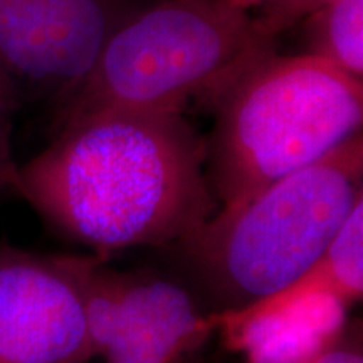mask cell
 Wrapping results in <instances>:
<instances>
[{
    "instance_id": "cell-1",
    "label": "cell",
    "mask_w": 363,
    "mask_h": 363,
    "mask_svg": "<svg viewBox=\"0 0 363 363\" xmlns=\"http://www.w3.org/2000/svg\"><path fill=\"white\" fill-rule=\"evenodd\" d=\"M57 125L17 165L12 190L98 256L177 244L217 212L207 142L180 113L94 111Z\"/></svg>"
},
{
    "instance_id": "cell-2",
    "label": "cell",
    "mask_w": 363,
    "mask_h": 363,
    "mask_svg": "<svg viewBox=\"0 0 363 363\" xmlns=\"http://www.w3.org/2000/svg\"><path fill=\"white\" fill-rule=\"evenodd\" d=\"M363 201V135L220 207L175 244L216 310L234 311L279 291L323 254Z\"/></svg>"
},
{
    "instance_id": "cell-3",
    "label": "cell",
    "mask_w": 363,
    "mask_h": 363,
    "mask_svg": "<svg viewBox=\"0 0 363 363\" xmlns=\"http://www.w3.org/2000/svg\"><path fill=\"white\" fill-rule=\"evenodd\" d=\"M214 110L207 177L220 207H234L362 133L363 81L311 54L272 52Z\"/></svg>"
},
{
    "instance_id": "cell-4",
    "label": "cell",
    "mask_w": 363,
    "mask_h": 363,
    "mask_svg": "<svg viewBox=\"0 0 363 363\" xmlns=\"http://www.w3.org/2000/svg\"><path fill=\"white\" fill-rule=\"evenodd\" d=\"M249 11L230 0H157L121 22L59 120L94 111L180 113L217 98L267 54Z\"/></svg>"
},
{
    "instance_id": "cell-5",
    "label": "cell",
    "mask_w": 363,
    "mask_h": 363,
    "mask_svg": "<svg viewBox=\"0 0 363 363\" xmlns=\"http://www.w3.org/2000/svg\"><path fill=\"white\" fill-rule=\"evenodd\" d=\"M78 284L94 358L104 363H192L216 333L212 311L169 278L66 256Z\"/></svg>"
},
{
    "instance_id": "cell-6",
    "label": "cell",
    "mask_w": 363,
    "mask_h": 363,
    "mask_svg": "<svg viewBox=\"0 0 363 363\" xmlns=\"http://www.w3.org/2000/svg\"><path fill=\"white\" fill-rule=\"evenodd\" d=\"M136 9L135 0H0V72L19 93H52L61 103Z\"/></svg>"
},
{
    "instance_id": "cell-7",
    "label": "cell",
    "mask_w": 363,
    "mask_h": 363,
    "mask_svg": "<svg viewBox=\"0 0 363 363\" xmlns=\"http://www.w3.org/2000/svg\"><path fill=\"white\" fill-rule=\"evenodd\" d=\"M83 301L66 256L0 252V363H89Z\"/></svg>"
},
{
    "instance_id": "cell-8",
    "label": "cell",
    "mask_w": 363,
    "mask_h": 363,
    "mask_svg": "<svg viewBox=\"0 0 363 363\" xmlns=\"http://www.w3.org/2000/svg\"><path fill=\"white\" fill-rule=\"evenodd\" d=\"M348 308L338 298H315L242 323L219 325L216 333L244 363H315L345 335Z\"/></svg>"
},
{
    "instance_id": "cell-9",
    "label": "cell",
    "mask_w": 363,
    "mask_h": 363,
    "mask_svg": "<svg viewBox=\"0 0 363 363\" xmlns=\"http://www.w3.org/2000/svg\"><path fill=\"white\" fill-rule=\"evenodd\" d=\"M363 294V201L340 227L330 246L318 259L279 291L234 311L212 313L216 330L219 325L242 323L272 315L315 298L333 296L348 306L360 301Z\"/></svg>"
},
{
    "instance_id": "cell-10",
    "label": "cell",
    "mask_w": 363,
    "mask_h": 363,
    "mask_svg": "<svg viewBox=\"0 0 363 363\" xmlns=\"http://www.w3.org/2000/svg\"><path fill=\"white\" fill-rule=\"evenodd\" d=\"M305 54L363 81V0H333L301 22Z\"/></svg>"
},
{
    "instance_id": "cell-11",
    "label": "cell",
    "mask_w": 363,
    "mask_h": 363,
    "mask_svg": "<svg viewBox=\"0 0 363 363\" xmlns=\"http://www.w3.org/2000/svg\"><path fill=\"white\" fill-rule=\"evenodd\" d=\"M333 0H266L257 6V13H251L256 29L269 39L301 24L311 13L328 6Z\"/></svg>"
},
{
    "instance_id": "cell-12",
    "label": "cell",
    "mask_w": 363,
    "mask_h": 363,
    "mask_svg": "<svg viewBox=\"0 0 363 363\" xmlns=\"http://www.w3.org/2000/svg\"><path fill=\"white\" fill-rule=\"evenodd\" d=\"M21 93L0 72V187L13 189L17 165L11 152L12 116L19 108Z\"/></svg>"
},
{
    "instance_id": "cell-13",
    "label": "cell",
    "mask_w": 363,
    "mask_h": 363,
    "mask_svg": "<svg viewBox=\"0 0 363 363\" xmlns=\"http://www.w3.org/2000/svg\"><path fill=\"white\" fill-rule=\"evenodd\" d=\"M315 363H363V345L360 325L348 323L340 342L331 347Z\"/></svg>"
},
{
    "instance_id": "cell-14",
    "label": "cell",
    "mask_w": 363,
    "mask_h": 363,
    "mask_svg": "<svg viewBox=\"0 0 363 363\" xmlns=\"http://www.w3.org/2000/svg\"><path fill=\"white\" fill-rule=\"evenodd\" d=\"M230 2H233L234 6L244 9V11H251L252 7L261 6V4L266 2V0H230Z\"/></svg>"
}]
</instances>
